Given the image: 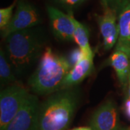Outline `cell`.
I'll list each match as a JSON object with an SVG mask.
<instances>
[{"label":"cell","instance_id":"obj_1","mask_svg":"<svg viewBox=\"0 0 130 130\" xmlns=\"http://www.w3.org/2000/svg\"><path fill=\"white\" fill-rule=\"evenodd\" d=\"M77 103V93L72 88L53 93L40 104L36 130H67L73 119Z\"/></svg>","mask_w":130,"mask_h":130},{"label":"cell","instance_id":"obj_2","mask_svg":"<svg viewBox=\"0 0 130 130\" xmlns=\"http://www.w3.org/2000/svg\"><path fill=\"white\" fill-rule=\"evenodd\" d=\"M71 69L68 59L47 47L40 58L36 70L29 79L28 85L32 92L38 95L55 93L61 90Z\"/></svg>","mask_w":130,"mask_h":130},{"label":"cell","instance_id":"obj_3","mask_svg":"<svg viewBox=\"0 0 130 130\" xmlns=\"http://www.w3.org/2000/svg\"><path fill=\"white\" fill-rule=\"evenodd\" d=\"M6 38L7 56L18 72L32 64L41 52V43L31 29L12 32Z\"/></svg>","mask_w":130,"mask_h":130},{"label":"cell","instance_id":"obj_4","mask_svg":"<svg viewBox=\"0 0 130 130\" xmlns=\"http://www.w3.org/2000/svg\"><path fill=\"white\" fill-rule=\"evenodd\" d=\"M28 89L20 83L9 85L0 93V130H5L23 106L29 95Z\"/></svg>","mask_w":130,"mask_h":130},{"label":"cell","instance_id":"obj_5","mask_svg":"<svg viewBox=\"0 0 130 130\" xmlns=\"http://www.w3.org/2000/svg\"><path fill=\"white\" fill-rule=\"evenodd\" d=\"M41 21L40 14L34 6L25 0H18L15 12L3 35L7 37L12 32L30 29Z\"/></svg>","mask_w":130,"mask_h":130},{"label":"cell","instance_id":"obj_6","mask_svg":"<svg viewBox=\"0 0 130 130\" xmlns=\"http://www.w3.org/2000/svg\"><path fill=\"white\" fill-rule=\"evenodd\" d=\"M39 107L38 97L30 94L5 130H36Z\"/></svg>","mask_w":130,"mask_h":130},{"label":"cell","instance_id":"obj_7","mask_svg":"<svg viewBox=\"0 0 130 130\" xmlns=\"http://www.w3.org/2000/svg\"><path fill=\"white\" fill-rule=\"evenodd\" d=\"M118 14L109 7L103 8L102 14H96V20L102 36L103 46L110 50L117 43L119 38Z\"/></svg>","mask_w":130,"mask_h":130},{"label":"cell","instance_id":"obj_8","mask_svg":"<svg viewBox=\"0 0 130 130\" xmlns=\"http://www.w3.org/2000/svg\"><path fill=\"white\" fill-rule=\"evenodd\" d=\"M92 130H119V119L116 104L108 101L94 112L90 119Z\"/></svg>","mask_w":130,"mask_h":130},{"label":"cell","instance_id":"obj_9","mask_svg":"<svg viewBox=\"0 0 130 130\" xmlns=\"http://www.w3.org/2000/svg\"><path fill=\"white\" fill-rule=\"evenodd\" d=\"M50 25L54 36L60 40L71 41L74 38V25L70 12L66 14L54 7H46Z\"/></svg>","mask_w":130,"mask_h":130},{"label":"cell","instance_id":"obj_10","mask_svg":"<svg viewBox=\"0 0 130 130\" xmlns=\"http://www.w3.org/2000/svg\"><path fill=\"white\" fill-rule=\"evenodd\" d=\"M108 65L113 67L119 83L126 91L130 72V48L116 47L108 59Z\"/></svg>","mask_w":130,"mask_h":130},{"label":"cell","instance_id":"obj_11","mask_svg":"<svg viewBox=\"0 0 130 130\" xmlns=\"http://www.w3.org/2000/svg\"><path fill=\"white\" fill-rule=\"evenodd\" d=\"M93 58L94 54L92 55L85 56L77 64L74 65L67 75L62 85L61 90L71 88L72 87L79 84L88 77L93 70Z\"/></svg>","mask_w":130,"mask_h":130},{"label":"cell","instance_id":"obj_12","mask_svg":"<svg viewBox=\"0 0 130 130\" xmlns=\"http://www.w3.org/2000/svg\"><path fill=\"white\" fill-rule=\"evenodd\" d=\"M119 38L117 48H130V3L118 14Z\"/></svg>","mask_w":130,"mask_h":130},{"label":"cell","instance_id":"obj_13","mask_svg":"<svg viewBox=\"0 0 130 130\" xmlns=\"http://www.w3.org/2000/svg\"><path fill=\"white\" fill-rule=\"evenodd\" d=\"M74 25L73 40L77 44L79 48L83 52L85 56L92 55L94 53L89 44V30L88 27L77 20L72 12H70Z\"/></svg>","mask_w":130,"mask_h":130},{"label":"cell","instance_id":"obj_14","mask_svg":"<svg viewBox=\"0 0 130 130\" xmlns=\"http://www.w3.org/2000/svg\"><path fill=\"white\" fill-rule=\"evenodd\" d=\"M0 80L2 86L16 83V78L13 74L12 67L6 53L2 49H1L0 53Z\"/></svg>","mask_w":130,"mask_h":130},{"label":"cell","instance_id":"obj_15","mask_svg":"<svg viewBox=\"0 0 130 130\" xmlns=\"http://www.w3.org/2000/svg\"><path fill=\"white\" fill-rule=\"evenodd\" d=\"M18 0H14L13 3L5 8L0 9V29L2 31H5L8 27L9 23L12 19V12Z\"/></svg>","mask_w":130,"mask_h":130},{"label":"cell","instance_id":"obj_16","mask_svg":"<svg viewBox=\"0 0 130 130\" xmlns=\"http://www.w3.org/2000/svg\"><path fill=\"white\" fill-rule=\"evenodd\" d=\"M107 2L108 6L119 14L121 10L130 3V0H107Z\"/></svg>","mask_w":130,"mask_h":130},{"label":"cell","instance_id":"obj_17","mask_svg":"<svg viewBox=\"0 0 130 130\" xmlns=\"http://www.w3.org/2000/svg\"><path fill=\"white\" fill-rule=\"evenodd\" d=\"M85 56V54H83V52L80 50V48H77V49H74V51L71 53L70 59L68 60L70 61V64L74 66L82 60Z\"/></svg>","mask_w":130,"mask_h":130},{"label":"cell","instance_id":"obj_18","mask_svg":"<svg viewBox=\"0 0 130 130\" xmlns=\"http://www.w3.org/2000/svg\"><path fill=\"white\" fill-rule=\"evenodd\" d=\"M83 0H61V2L62 3L68 5V6H74V5H78Z\"/></svg>","mask_w":130,"mask_h":130},{"label":"cell","instance_id":"obj_19","mask_svg":"<svg viewBox=\"0 0 130 130\" xmlns=\"http://www.w3.org/2000/svg\"><path fill=\"white\" fill-rule=\"evenodd\" d=\"M124 111L127 116L130 118V98H126L124 104Z\"/></svg>","mask_w":130,"mask_h":130},{"label":"cell","instance_id":"obj_20","mask_svg":"<svg viewBox=\"0 0 130 130\" xmlns=\"http://www.w3.org/2000/svg\"><path fill=\"white\" fill-rule=\"evenodd\" d=\"M126 98H130V72L128 77V82H127V87L126 90Z\"/></svg>","mask_w":130,"mask_h":130},{"label":"cell","instance_id":"obj_21","mask_svg":"<svg viewBox=\"0 0 130 130\" xmlns=\"http://www.w3.org/2000/svg\"><path fill=\"white\" fill-rule=\"evenodd\" d=\"M70 130H92V129L90 127H87V126H80V127H76Z\"/></svg>","mask_w":130,"mask_h":130},{"label":"cell","instance_id":"obj_22","mask_svg":"<svg viewBox=\"0 0 130 130\" xmlns=\"http://www.w3.org/2000/svg\"><path fill=\"white\" fill-rule=\"evenodd\" d=\"M127 130H130V127H129V129H127Z\"/></svg>","mask_w":130,"mask_h":130},{"label":"cell","instance_id":"obj_23","mask_svg":"<svg viewBox=\"0 0 130 130\" xmlns=\"http://www.w3.org/2000/svg\"><path fill=\"white\" fill-rule=\"evenodd\" d=\"M60 1H61V0H60Z\"/></svg>","mask_w":130,"mask_h":130}]
</instances>
